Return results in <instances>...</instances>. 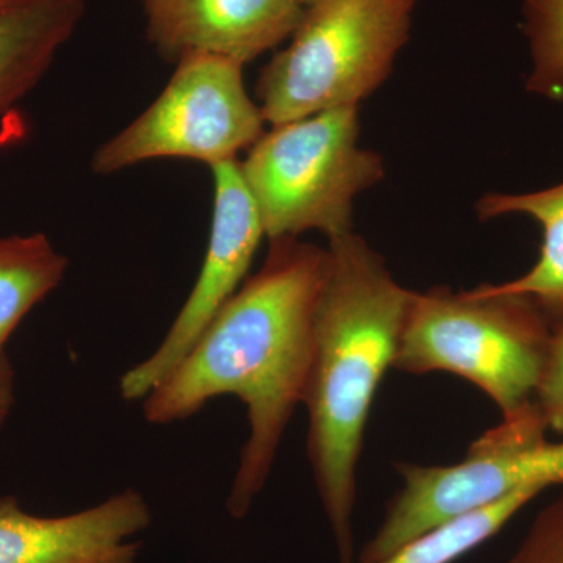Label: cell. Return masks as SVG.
<instances>
[{
	"mask_svg": "<svg viewBox=\"0 0 563 563\" xmlns=\"http://www.w3.org/2000/svg\"><path fill=\"white\" fill-rule=\"evenodd\" d=\"M329 250L298 239L269 240L258 273L207 324L179 365L143 399L151 424L201 412L220 396L246 407V442L228 498L233 518L246 517L265 488L312 361L314 313Z\"/></svg>",
	"mask_w": 563,
	"mask_h": 563,
	"instance_id": "1",
	"label": "cell"
},
{
	"mask_svg": "<svg viewBox=\"0 0 563 563\" xmlns=\"http://www.w3.org/2000/svg\"><path fill=\"white\" fill-rule=\"evenodd\" d=\"M329 268L314 313L302 404L307 455L339 563L354 562L357 465L377 388L395 362L415 291L354 232L329 242Z\"/></svg>",
	"mask_w": 563,
	"mask_h": 563,
	"instance_id": "2",
	"label": "cell"
},
{
	"mask_svg": "<svg viewBox=\"0 0 563 563\" xmlns=\"http://www.w3.org/2000/svg\"><path fill=\"white\" fill-rule=\"evenodd\" d=\"M554 321L528 296L492 284L415 291L393 368L455 374L514 417L533 404Z\"/></svg>",
	"mask_w": 563,
	"mask_h": 563,
	"instance_id": "3",
	"label": "cell"
},
{
	"mask_svg": "<svg viewBox=\"0 0 563 563\" xmlns=\"http://www.w3.org/2000/svg\"><path fill=\"white\" fill-rule=\"evenodd\" d=\"M418 0H317L290 44L262 69L255 95L268 124L358 107L390 77Z\"/></svg>",
	"mask_w": 563,
	"mask_h": 563,
	"instance_id": "4",
	"label": "cell"
},
{
	"mask_svg": "<svg viewBox=\"0 0 563 563\" xmlns=\"http://www.w3.org/2000/svg\"><path fill=\"white\" fill-rule=\"evenodd\" d=\"M358 109L321 111L263 132L240 163L268 240L352 232L354 201L384 179L377 152L358 146Z\"/></svg>",
	"mask_w": 563,
	"mask_h": 563,
	"instance_id": "5",
	"label": "cell"
},
{
	"mask_svg": "<svg viewBox=\"0 0 563 563\" xmlns=\"http://www.w3.org/2000/svg\"><path fill=\"white\" fill-rule=\"evenodd\" d=\"M547 433V422L532 404L474 440L462 462L396 463L402 488L387 503L383 523L362 548L357 563H383L433 526L510 493L563 485V439L551 442Z\"/></svg>",
	"mask_w": 563,
	"mask_h": 563,
	"instance_id": "6",
	"label": "cell"
},
{
	"mask_svg": "<svg viewBox=\"0 0 563 563\" xmlns=\"http://www.w3.org/2000/svg\"><path fill=\"white\" fill-rule=\"evenodd\" d=\"M242 63L188 55L150 109L106 141L91 158L99 176L155 158H190L209 166L236 161L266 124L244 87Z\"/></svg>",
	"mask_w": 563,
	"mask_h": 563,
	"instance_id": "7",
	"label": "cell"
},
{
	"mask_svg": "<svg viewBox=\"0 0 563 563\" xmlns=\"http://www.w3.org/2000/svg\"><path fill=\"white\" fill-rule=\"evenodd\" d=\"M210 169L213 220L201 272L157 350L122 374L120 393L124 401H143L179 365L214 314L242 287L265 236L240 162L220 163Z\"/></svg>",
	"mask_w": 563,
	"mask_h": 563,
	"instance_id": "8",
	"label": "cell"
},
{
	"mask_svg": "<svg viewBox=\"0 0 563 563\" xmlns=\"http://www.w3.org/2000/svg\"><path fill=\"white\" fill-rule=\"evenodd\" d=\"M147 40L165 60L217 55L254 62L290 38L306 7L299 0H139Z\"/></svg>",
	"mask_w": 563,
	"mask_h": 563,
	"instance_id": "9",
	"label": "cell"
},
{
	"mask_svg": "<svg viewBox=\"0 0 563 563\" xmlns=\"http://www.w3.org/2000/svg\"><path fill=\"white\" fill-rule=\"evenodd\" d=\"M151 523L150 503L133 488L63 517H38L2 496L0 563H135L133 537Z\"/></svg>",
	"mask_w": 563,
	"mask_h": 563,
	"instance_id": "10",
	"label": "cell"
},
{
	"mask_svg": "<svg viewBox=\"0 0 563 563\" xmlns=\"http://www.w3.org/2000/svg\"><path fill=\"white\" fill-rule=\"evenodd\" d=\"M88 10V0H0V117L49 73Z\"/></svg>",
	"mask_w": 563,
	"mask_h": 563,
	"instance_id": "11",
	"label": "cell"
},
{
	"mask_svg": "<svg viewBox=\"0 0 563 563\" xmlns=\"http://www.w3.org/2000/svg\"><path fill=\"white\" fill-rule=\"evenodd\" d=\"M476 213L483 221L525 214L539 222L543 243L536 265L523 276L492 287L528 296L554 320L563 318V184L526 195L490 192L476 203Z\"/></svg>",
	"mask_w": 563,
	"mask_h": 563,
	"instance_id": "12",
	"label": "cell"
},
{
	"mask_svg": "<svg viewBox=\"0 0 563 563\" xmlns=\"http://www.w3.org/2000/svg\"><path fill=\"white\" fill-rule=\"evenodd\" d=\"M68 266L44 233L0 236V351L33 307L62 284Z\"/></svg>",
	"mask_w": 563,
	"mask_h": 563,
	"instance_id": "13",
	"label": "cell"
},
{
	"mask_svg": "<svg viewBox=\"0 0 563 563\" xmlns=\"http://www.w3.org/2000/svg\"><path fill=\"white\" fill-rule=\"evenodd\" d=\"M543 492L523 488L481 509L457 515L415 537L383 563H453L490 540Z\"/></svg>",
	"mask_w": 563,
	"mask_h": 563,
	"instance_id": "14",
	"label": "cell"
},
{
	"mask_svg": "<svg viewBox=\"0 0 563 563\" xmlns=\"http://www.w3.org/2000/svg\"><path fill=\"white\" fill-rule=\"evenodd\" d=\"M523 18L532 55L526 87L563 102V0H523Z\"/></svg>",
	"mask_w": 563,
	"mask_h": 563,
	"instance_id": "15",
	"label": "cell"
},
{
	"mask_svg": "<svg viewBox=\"0 0 563 563\" xmlns=\"http://www.w3.org/2000/svg\"><path fill=\"white\" fill-rule=\"evenodd\" d=\"M533 404L548 431L563 437V318L554 321Z\"/></svg>",
	"mask_w": 563,
	"mask_h": 563,
	"instance_id": "16",
	"label": "cell"
},
{
	"mask_svg": "<svg viewBox=\"0 0 563 563\" xmlns=\"http://www.w3.org/2000/svg\"><path fill=\"white\" fill-rule=\"evenodd\" d=\"M509 563H563V493L536 518Z\"/></svg>",
	"mask_w": 563,
	"mask_h": 563,
	"instance_id": "17",
	"label": "cell"
},
{
	"mask_svg": "<svg viewBox=\"0 0 563 563\" xmlns=\"http://www.w3.org/2000/svg\"><path fill=\"white\" fill-rule=\"evenodd\" d=\"M16 401V374L7 351H0V429L9 420Z\"/></svg>",
	"mask_w": 563,
	"mask_h": 563,
	"instance_id": "18",
	"label": "cell"
},
{
	"mask_svg": "<svg viewBox=\"0 0 563 563\" xmlns=\"http://www.w3.org/2000/svg\"><path fill=\"white\" fill-rule=\"evenodd\" d=\"M303 7L312 5V3L317 2V0H299Z\"/></svg>",
	"mask_w": 563,
	"mask_h": 563,
	"instance_id": "19",
	"label": "cell"
}]
</instances>
